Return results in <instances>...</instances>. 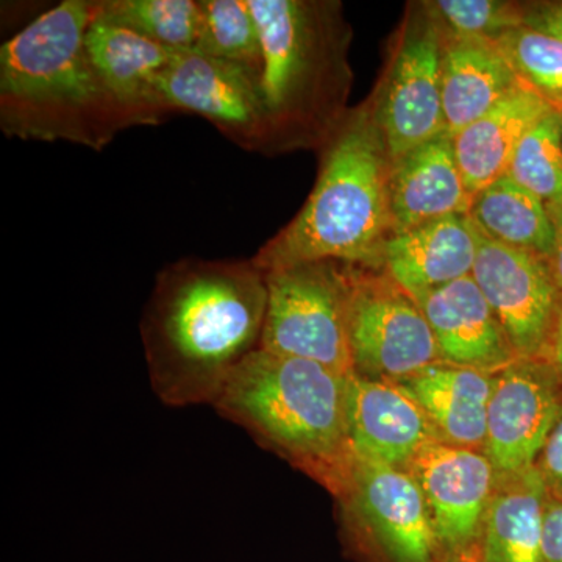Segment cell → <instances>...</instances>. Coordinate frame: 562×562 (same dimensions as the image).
Returning <instances> with one entry per match:
<instances>
[{
	"instance_id": "cell-4",
	"label": "cell",
	"mask_w": 562,
	"mask_h": 562,
	"mask_svg": "<svg viewBox=\"0 0 562 562\" xmlns=\"http://www.w3.org/2000/svg\"><path fill=\"white\" fill-rule=\"evenodd\" d=\"M262 44L269 157L321 150L349 113L351 29L341 2L247 0Z\"/></svg>"
},
{
	"instance_id": "cell-3",
	"label": "cell",
	"mask_w": 562,
	"mask_h": 562,
	"mask_svg": "<svg viewBox=\"0 0 562 562\" xmlns=\"http://www.w3.org/2000/svg\"><path fill=\"white\" fill-rule=\"evenodd\" d=\"M319 151V172L305 205L251 260L265 272L312 261L382 271L395 235L392 160L369 99L349 110Z\"/></svg>"
},
{
	"instance_id": "cell-15",
	"label": "cell",
	"mask_w": 562,
	"mask_h": 562,
	"mask_svg": "<svg viewBox=\"0 0 562 562\" xmlns=\"http://www.w3.org/2000/svg\"><path fill=\"white\" fill-rule=\"evenodd\" d=\"M417 303L442 362L497 373L519 360L472 276L431 291Z\"/></svg>"
},
{
	"instance_id": "cell-14",
	"label": "cell",
	"mask_w": 562,
	"mask_h": 562,
	"mask_svg": "<svg viewBox=\"0 0 562 562\" xmlns=\"http://www.w3.org/2000/svg\"><path fill=\"white\" fill-rule=\"evenodd\" d=\"M349 439L355 457L395 468H408L427 443L441 441L397 383L360 375L349 379Z\"/></svg>"
},
{
	"instance_id": "cell-27",
	"label": "cell",
	"mask_w": 562,
	"mask_h": 562,
	"mask_svg": "<svg viewBox=\"0 0 562 562\" xmlns=\"http://www.w3.org/2000/svg\"><path fill=\"white\" fill-rule=\"evenodd\" d=\"M517 79L553 110H562V41L520 25L494 41Z\"/></svg>"
},
{
	"instance_id": "cell-26",
	"label": "cell",
	"mask_w": 562,
	"mask_h": 562,
	"mask_svg": "<svg viewBox=\"0 0 562 562\" xmlns=\"http://www.w3.org/2000/svg\"><path fill=\"white\" fill-rule=\"evenodd\" d=\"M508 176L546 205L550 217L562 209L560 111L543 116L517 147Z\"/></svg>"
},
{
	"instance_id": "cell-20",
	"label": "cell",
	"mask_w": 562,
	"mask_h": 562,
	"mask_svg": "<svg viewBox=\"0 0 562 562\" xmlns=\"http://www.w3.org/2000/svg\"><path fill=\"white\" fill-rule=\"evenodd\" d=\"M442 33L443 120L454 138L512 94L520 80L494 41Z\"/></svg>"
},
{
	"instance_id": "cell-11",
	"label": "cell",
	"mask_w": 562,
	"mask_h": 562,
	"mask_svg": "<svg viewBox=\"0 0 562 562\" xmlns=\"http://www.w3.org/2000/svg\"><path fill=\"white\" fill-rule=\"evenodd\" d=\"M472 277L517 357L547 358L561 292L546 258L494 241L479 231Z\"/></svg>"
},
{
	"instance_id": "cell-30",
	"label": "cell",
	"mask_w": 562,
	"mask_h": 562,
	"mask_svg": "<svg viewBox=\"0 0 562 562\" xmlns=\"http://www.w3.org/2000/svg\"><path fill=\"white\" fill-rule=\"evenodd\" d=\"M542 562H562V497H547L542 527Z\"/></svg>"
},
{
	"instance_id": "cell-24",
	"label": "cell",
	"mask_w": 562,
	"mask_h": 562,
	"mask_svg": "<svg viewBox=\"0 0 562 562\" xmlns=\"http://www.w3.org/2000/svg\"><path fill=\"white\" fill-rule=\"evenodd\" d=\"M95 18L180 52L195 50L202 13L199 0H95Z\"/></svg>"
},
{
	"instance_id": "cell-5",
	"label": "cell",
	"mask_w": 562,
	"mask_h": 562,
	"mask_svg": "<svg viewBox=\"0 0 562 562\" xmlns=\"http://www.w3.org/2000/svg\"><path fill=\"white\" fill-rule=\"evenodd\" d=\"M349 379L319 362L258 349L211 406L333 495L353 460Z\"/></svg>"
},
{
	"instance_id": "cell-18",
	"label": "cell",
	"mask_w": 562,
	"mask_h": 562,
	"mask_svg": "<svg viewBox=\"0 0 562 562\" xmlns=\"http://www.w3.org/2000/svg\"><path fill=\"white\" fill-rule=\"evenodd\" d=\"M479 231L471 216L428 222L392 236L384 250V271L419 302L464 277L472 276Z\"/></svg>"
},
{
	"instance_id": "cell-19",
	"label": "cell",
	"mask_w": 562,
	"mask_h": 562,
	"mask_svg": "<svg viewBox=\"0 0 562 562\" xmlns=\"http://www.w3.org/2000/svg\"><path fill=\"white\" fill-rule=\"evenodd\" d=\"M395 383L420 406L442 442L484 452L494 373L438 361Z\"/></svg>"
},
{
	"instance_id": "cell-25",
	"label": "cell",
	"mask_w": 562,
	"mask_h": 562,
	"mask_svg": "<svg viewBox=\"0 0 562 562\" xmlns=\"http://www.w3.org/2000/svg\"><path fill=\"white\" fill-rule=\"evenodd\" d=\"M201 33L195 52L249 74L261 85L262 44L247 0H199Z\"/></svg>"
},
{
	"instance_id": "cell-22",
	"label": "cell",
	"mask_w": 562,
	"mask_h": 562,
	"mask_svg": "<svg viewBox=\"0 0 562 562\" xmlns=\"http://www.w3.org/2000/svg\"><path fill=\"white\" fill-rule=\"evenodd\" d=\"M547 491L536 468L498 475L486 524L482 562H542Z\"/></svg>"
},
{
	"instance_id": "cell-33",
	"label": "cell",
	"mask_w": 562,
	"mask_h": 562,
	"mask_svg": "<svg viewBox=\"0 0 562 562\" xmlns=\"http://www.w3.org/2000/svg\"><path fill=\"white\" fill-rule=\"evenodd\" d=\"M547 360L553 366L558 379H560L562 386V295L560 308H558L557 322H554L552 341H550L549 355Z\"/></svg>"
},
{
	"instance_id": "cell-31",
	"label": "cell",
	"mask_w": 562,
	"mask_h": 562,
	"mask_svg": "<svg viewBox=\"0 0 562 562\" xmlns=\"http://www.w3.org/2000/svg\"><path fill=\"white\" fill-rule=\"evenodd\" d=\"M524 25L562 41V0L525 3Z\"/></svg>"
},
{
	"instance_id": "cell-28",
	"label": "cell",
	"mask_w": 562,
	"mask_h": 562,
	"mask_svg": "<svg viewBox=\"0 0 562 562\" xmlns=\"http://www.w3.org/2000/svg\"><path fill=\"white\" fill-rule=\"evenodd\" d=\"M442 31L457 36L495 41L524 25L525 3L503 0H436L427 2Z\"/></svg>"
},
{
	"instance_id": "cell-32",
	"label": "cell",
	"mask_w": 562,
	"mask_h": 562,
	"mask_svg": "<svg viewBox=\"0 0 562 562\" xmlns=\"http://www.w3.org/2000/svg\"><path fill=\"white\" fill-rule=\"evenodd\" d=\"M554 225V243L552 255H550L549 268L552 271L554 283L562 295V209L552 216Z\"/></svg>"
},
{
	"instance_id": "cell-21",
	"label": "cell",
	"mask_w": 562,
	"mask_h": 562,
	"mask_svg": "<svg viewBox=\"0 0 562 562\" xmlns=\"http://www.w3.org/2000/svg\"><path fill=\"white\" fill-rule=\"evenodd\" d=\"M550 111L552 106L520 83L494 109L454 136V155L472 198L508 176L517 147Z\"/></svg>"
},
{
	"instance_id": "cell-7",
	"label": "cell",
	"mask_w": 562,
	"mask_h": 562,
	"mask_svg": "<svg viewBox=\"0 0 562 562\" xmlns=\"http://www.w3.org/2000/svg\"><path fill=\"white\" fill-rule=\"evenodd\" d=\"M442 43L441 24L427 2L409 5L392 43L383 79L369 98L392 162L447 133Z\"/></svg>"
},
{
	"instance_id": "cell-9",
	"label": "cell",
	"mask_w": 562,
	"mask_h": 562,
	"mask_svg": "<svg viewBox=\"0 0 562 562\" xmlns=\"http://www.w3.org/2000/svg\"><path fill=\"white\" fill-rule=\"evenodd\" d=\"M349 341L355 375L364 379L398 382L441 361L419 303L384 269L353 268Z\"/></svg>"
},
{
	"instance_id": "cell-17",
	"label": "cell",
	"mask_w": 562,
	"mask_h": 562,
	"mask_svg": "<svg viewBox=\"0 0 562 562\" xmlns=\"http://www.w3.org/2000/svg\"><path fill=\"white\" fill-rule=\"evenodd\" d=\"M472 203L449 133L392 162L391 209L395 235L428 222L469 216Z\"/></svg>"
},
{
	"instance_id": "cell-2",
	"label": "cell",
	"mask_w": 562,
	"mask_h": 562,
	"mask_svg": "<svg viewBox=\"0 0 562 562\" xmlns=\"http://www.w3.org/2000/svg\"><path fill=\"white\" fill-rule=\"evenodd\" d=\"M95 0H63L0 49V128L9 138L103 150L136 127L87 50Z\"/></svg>"
},
{
	"instance_id": "cell-1",
	"label": "cell",
	"mask_w": 562,
	"mask_h": 562,
	"mask_svg": "<svg viewBox=\"0 0 562 562\" xmlns=\"http://www.w3.org/2000/svg\"><path fill=\"white\" fill-rule=\"evenodd\" d=\"M266 272L254 260L181 258L158 272L140 319L151 390L169 408L213 405L260 349Z\"/></svg>"
},
{
	"instance_id": "cell-10",
	"label": "cell",
	"mask_w": 562,
	"mask_h": 562,
	"mask_svg": "<svg viewBox=\"0 0 562 562\" xmlns=\"http://www.w3.org/2000/svg\"><path fill=\"white\" fill-rule=\"evenodd\" d=\"M430 512L442 562H482L497 471L480 450L427 443L408 464Z\"/></svg>"
},
{
	"instance_id": "cell-12",
	"label": "cell",
	"mask_w": 562,
	"mask_h": 562,
	"mask_svg": "<svg viewBox=\"0 0 562 562\" xmlns=\"http://www.w3.org/2000/svg\"><path fill=\"white\" fill-rule=\"evenodd\" d=\"M561 412V382L547 358H519L494 373L484 454L498 475L535 468Z\"/></svg>"
},
{
	"instance_id": "cell-16",
	"label": "cell",
	"mask_w": 562,
	"mask_h": 562,
	"mask_svg": "<svg viewBox=\"0 0 562 562\" xmlns=\"http://www.w3.org/2000/svg\"><path fill=\"white\" fill-rule=\"evenodd\" d=\"M87 50L113 98L136 125H157L171 114L162 101L160 79L177 50L109 22H91Z\"/></svg>"
},
{
	"instance_id": "cell-23",
	"label": "cell",
	"mask_w": 562,
	"mask_h": 562,
	"mask_svg": "<svg viewBox=\"0 0 562 562\" xmlns=\"http://www.w3.org/2000/svg\"><path fill=\"white\" fill-rule=\"evenodd\" d=\"M471 220L487 238L549 260L554 225L546 205L509 176L473 198Z\"/></svg>"
},
{
	"instance_id": "cell-13",
	"label": "cell",
	"mask_w": 562,
	"mask_h": 562,
	"mask_svg": "<svg viewBox=\"0 0 562 562\" xmlns=\"http://www.w3.org/2000/svg\"><path fill=\"white\" fill-rule=\"evenodd\" d=\"M171 113L198 114L244 150L268 155L261 85L249 74L195 50H180L160 79Z\"/></svg>"
},
{
	"instance_id": "cell-8",
	"label": "cell",
	"mask_w": 562,
	"mask_h": 562,
	"mask_svg": "<svg viewBox=\"0 0 562 562\" xmlns=\"http://www.w3.org/2000/svg\"><path fill=\"white\" fill-rule=\"evenodd\" d=\"M333 497L351 538L386 562H442L427 502L408 469L353 454Z\"/></svg>"
},
{
	"instance_id": "cell-6",
	"label": "cell",
	"mask_w": 562,
	"mask_h": 562,
	"mask_svg": "<svg viewBox=\"0 0 562 562\" xmlns=\"http://www.w3.org/2000/svg\"><path fill=\"white\" fill-rule=\"evenodd\" d=\"M351 277L353 268L336 261L299 262L266 272L268 310L260 349L355 375Z\"/></svg>"
},
{
	"instance_id": "cell-29",
	"label": "cell",
	"mask_w": 562,
	"mask_h": 562,
	"mask_svg": "<svg viewBox=\"0 0 562 562\" xmlns=\"http://www.w3.org/2000/svg\"><path fill=\"white\" fill-rule=\"evenodd\" d=\"M550 495L562 497V412L535 464Z\"/></svg>"
},
{
	"instance_id": "cell-34",
	"label": "cell",
	"mask_w": 562,
	"mask_h": 562,
	"mask_svg": "<svg viewBox=\"0 0 562 562\" xmlns=\"http://www.w3.org/2000/svg\"><path fill=\"white\" fill-rule=\"evenodd\" d=\"M560 116H561V135H562V110L560 111Z\"/></svg>"
}]
</instances>
